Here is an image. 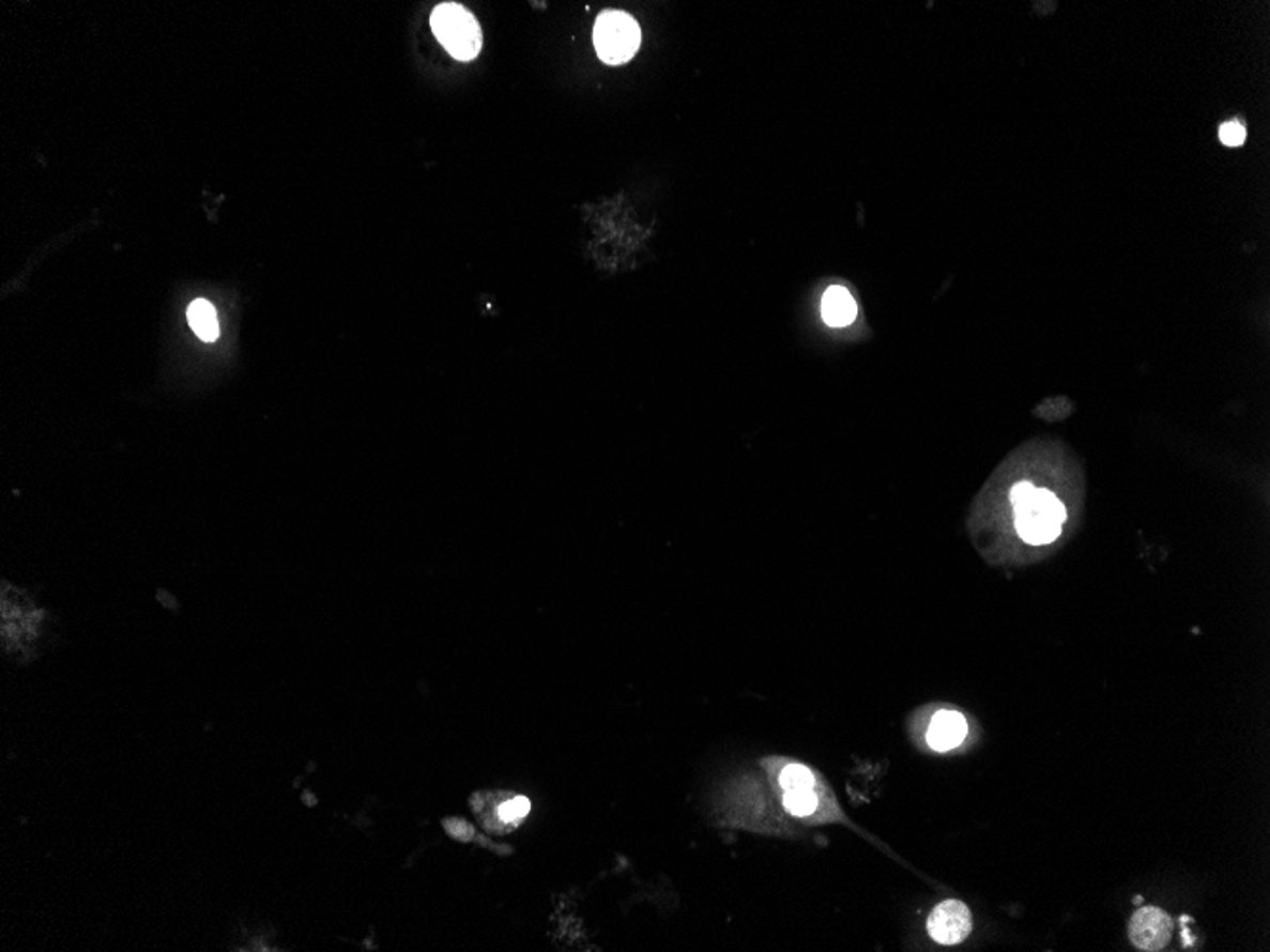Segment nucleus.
<instances>
[{"mask_svg":"<svg viewBox=\"0 0 1270 952\" xmlns=\"http://www.w3.org/2000/svg\"><path fill=\"white\" fill-rule=\"evenodd\" d=\"M1010 501L1014 504L1015 528L1025 542L1042 546L1056 540L1067 518L1056 494L1022 481L1012 489Z\"/></svg>","mask_w":1270,"mask_h":952,"instance_id":"f257e3e1","label":"nucleus"},{"mask_svg":"<svg viewBox=\"0 0 1270 952\" xmlns=\"http://www.w3.org/2000/svg\"><path fill=\"white\" fill-rule=\"evenodd\" d=\"M430 26H432L438 41L442 43L445 50L452 53L455 60H474L481 50L484 36H481L479 24L476 21V17L472 16L469 10L461 4H455V2L440 4L432 12Z\"/></svg>","mask_w":1270,"mask_h":952,"instance_id":"f03ea898","label":"nucleus"},{"mask_svg":"<svg viewBox=\"0 0 1270 952\" xmlns=\"http://www.w3.org/2000/svg\"><path fill=\"white\" fill-rule=\"evenodd\" d=\"M641 31L638 21L623 10H607L597 17L594 46L607 65H623L640 50Z\"/></svg>","mask_w":1270,"mask_h":952,"instance_id":"7ed1b4c3","label":"nucleus"},{"mask_svg":"<svg viewBox=\"0 0 1270 952\" xmlns=\"http://www.w3.org/2000/svg\"><path fill=\"white\" fill-rule=\"evenodd\" d=\"M479 825L491 834L516 831L531 812V800L511 792H479L470 799Z\"/></svg>","mask_w":1270,"mask_h":952,"instance_id":"20e7f679","label":"nucleus"},{"mask_svg":"<svg viewBox=\"0 0 1270 952\" xmlns=\"http://www.w3.org/2000/svg\"><path fill=\"white\" fill-rule=\"evenodd\" d=\"M973 932V915L963 902L947 900L930 912L929 934L936 943L959 945Z\"/></svg>","mask_w":1270,"mask_h":952,"instance_id":"39448f33","label":"nucleus"},{"mask_svg":"<svg viewBox=\"0 0 1270 952\" xmlns=\"http://www.w3.org/2000/svg\"><path fill=\"white\" fill-rule=\"evenodd\" d=\"M1172 936V919L1157 907H1143L1130 922V939L1139 951H1162Z\"/></svg>","mask_w":1270,"mask_h":952,"instance_id":"423d86ee","label":"nucleus"},{"mask_svg":"<svg viewBox=\"0 0 1270 952\" xmlns=\"http://www.w3.org/2000/svg\"><path fill=\"white\" fill-rule=\"evenodd\" d=\"M966 734H968V723L963 715L946 709V711H939L932 717V723L927 732V741L934 751L944 753L949 749L959 748L966 738Z\"/></svg>","mask_w":1270,"mask_h":952,"instance_id":"0eeeda50","label":"nucleus"},{"mask_svg":"<svg viewBox=\"0 0 1270 952\" xmlns=\"http://www.w3.org/2000/svg\"><path fill=\"white\" fill-rule=\"evenodd\" d=\"M856 303H854L853 295L848 290H844L841 286H833L826 291V295L822 298V318L827 325L831 327H844L851 325L856 318Z\"/></svg>","mask_w":1270,"mask_h":952,"instance_id":"6e6552de","label":"nucleus"},{"mask_svg":"<svg viewBox=\"0 0 1270 952\" xmlns=\"http://www.w3.org/2000/svg\"><path fill=\"white\" fill-rule=\"evenodd\" d=\"M187 320L190 329L205 342H212L219 337V322H217L215 308L204 298H198L188 307Z\"/></svg>","mask_w":1270,"mask_h":952,"instance_id":"1a4fd4ad","label":"nucleus"},{"mask_svg":"<svg viewBox=\"0 0 1270 952\" xmlns=\"http://www.w3.org/2000/svg\"><path fill=\"white\" fill-rule=\"evenodd\" d=\"M778 782H780V787L784 792L812 789V787H816V778L812 774V770H810L809 766L799 765V763H787L780 770Z\"/></svg>","mask_w":1270,"mask_h":952,"instance_id":"9d476101","label":"nucleus"},{"mask_svg":"<svg viewBox=\"0 0 1270 952\" xmlns=\"http://www.w3.org/2000/svg\"><path fill=\"white\" fill-rule=\"evenodd\" d=\"M820 799L816 795V787L812 789H795V792H784V807L787 812L797 817L812 816L818 808Z\"/></svg>","mask_w":1270,"mask_h":952,"instance_id":"9b49d317","label":"nucleus"},{"mask_svg":"<svg viewBox=\"0 0 1270 952\" xmlns=\"http://www.w3.org/2000/svg\"><path fill=\"white\" fill-rule=\"evenodd\" d=\"M1220 139L1223 145L1240 147L1245 141V128L1240 122H1227L1221 126Z\"/></svg>","mask_w":1270,"mask_h":952,"instance_id":"f8f14e48","label":"nucleus"}]
</instances>
